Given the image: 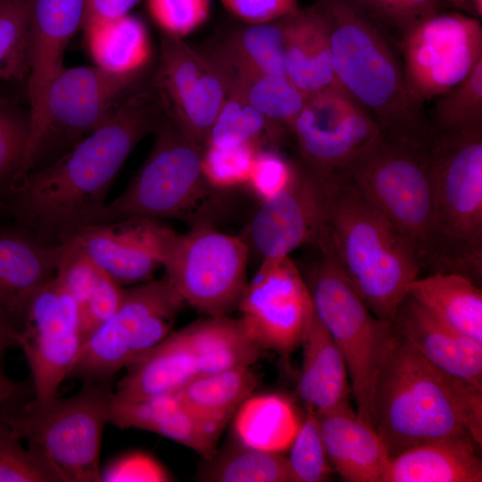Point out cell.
Returning <instances> with one entry per match:
<instances>
[{
  "instance_id": "27",
  "label": "cell",
  "mask_w": 482,
  "mask_h": 482,
  "mask_svg": "<svg viewBox=\"0 0 482 482\" xmlns=\"http://www.w3.org/2000/svg\"><path fill=\"white\" fill-rule=\"evenodd\" d=\"M127 370L112 391L115 399L136 401L175 394L199 375L182 329L170 332Z\"/></svg>"
},
{
  "instance_id": "42",
  "label": "cell",
  "mask_w": 482,
  "mask_h": 482,
  "mask_svg": "<svg viewBox=\"0 0 482 482\" xmlns=\"http://www.w3.org/2000/svg\"><path fill=\"white\" fill-rule=\"evenodd\" d=\"M31 131V115L0 97V187L10 189L24 158Z\"/></svg>"
},
{
  "instance_id": "26",
  "label": "cell",
  "mask_w": 482,
  "mask_h": 482,
  "mask_svg": "<svg viewBox=\"0 0 482 482\" xmlns=\"http://www.w3.org/2000/svg\"><path fill=\"white\" fill-rule=\"evenodd\" d=\"M108 423L119 428H137L167 437L207 461L216 454L215 442L196 421L177 393L152 398L122 401L112 393L108 404Z\"/></svg>"
},
{
  "instance_id": "45",
  "label": "cell",
  "mask_w": 482,
  "mask_h": 482,
  "mask_svg": "<svg viewBox=\"0 0 482 482\" xmlns=\"http://www.w3.org/2000/svg\"><path fill=\"white\" fill-rule=\"evenodd\" d=\"M146 6L163 35L182 38L207 21L211 0H146Z\"/></svg>"
},
{
  "instance_id": "12",
  "label": "cell",
  "mask_w": 482,
  "mask_h": 482,
  "mask_svg": "<svg viewBox=\"0 0 482 482\" xmlns=\"http://www.w3.org/2000/svg\"><path fill=\"white\" fill-rule=\"evenodd\" d=\"M297 162L331 187L382 137L371 114L340 84L308 96L291 129Z\"/></svg>"
},
{
  "instance_id": "29",
  "label": "cell",
  "mask_w": 482,
  "mask_h": 482,
  "mask_svg": "<svg viewBox=\"0 0 482 482\" xmlns=\"http://www.w3.org/2000/svg\"><path fill=\"white\" fill-rule=\"evenodd\" d=\"M408 295L453 329L482 344V292L467 276L430 272L410 285Z\"/></svg>"
},
{
  "instance_id": "17",
  "label": "cell",
  "mask_w": 482,
  "mask_h": 482,
  "mask_svg": "<svg viewBox=\"0 0 482 482\" xmlns=\"http://www.w3.org/2000/svg\"><path fill=\"white\" fill-rule=\"evenodd\" d=\"M154 81L166 115L204 148L228 97L226 86L216 70L182 38L163 35Z\"/></svg>"
},
{
  "instance_id": "39",
  "label": "cell",
  "mask_w": 482,
  "mask_h": 482,
  "mask_svg": "<svg viewBox=\"0 0 482 482\" xmlns=\"http://www.w3.org/2000/svg\"><path fill=\"white\" fill-rule=\"evenodd\" d=\"M28 0H0V81L28 73Z\"/></svg>"
},
{
  "instance_id": "21",
  "label": "cell",
  "mask_w": 482,
  "mask_h": 482,
  "mask_svg": "<svg viewBox=\"0 0 482 482\" xmlns=\"http://www.w3.org/2000/svg\"><path fill=\"white\" fill-rule=\"evenodd\" d=\"M62 251L21 225L0 229V319L17 334L32 298L56 276Z\"/></svg>"
},
{
  "instance_id": "46",
  "label": "cell",
  "mask_w": 482,
  "mask_h": 482,
  "mask_svg": "<svg viewBox=\"0 0 482 482\" xmlns=\"http://www.w3.org/2000/svg\"><path fill=\"white\" fill-rule=\"evenodd\" d=\"M297 162L289 161L275 148L258 150L253 159L246 186L262 202L284 191L297 171Z\"/></svg>"
},
{
  "instance_id": "34",
  "label": "cell",
  "mask_w": 482,
  "mask_h": 482,
  "mask_svg": "<svg viewBox=\"0 0 482 482\" xmlns=\"http://www.w3.org/2000/svg\"><path fill=\"white\" fill-rule=\"evenodd\" d=\"M300 423L287 397L271 393L251 395L235 413L234 431L241 445L282 453L289 448Z\"/></svg>"
},
{
  "instance_id": "13",
  "label": "cell",
  "mask_w": 482,
  "mask_h": 482,
  "mask_svg": "<svg viewBox=\"0 0 482 482\" xmlns=\"http://www.w3.org/2000/svg\"><path fill=\"white\" fill-rule=\"evenodd\" d=\"M249 254L242 237L202 227L178 234L162 267L185 303L209 316L226 315L246 287Z\"/></svg>"
},
{
  "instance_id": "8",
  "label": "cell",
  "mask_w": 482,
  "mask_h": 482,
  "mask_svg": "<svg viewBox=\"0 0 482 482\" xmlns=\"http://www.w3.org/2000/svg\"><path fill=\"white\" fill-rule=\"evenodd\" d=\"M428 165L447 272L482 278V128L434 132Z\"/></svg>"
},
{
  "instance_id": "1",
  "label": "cell",
  "mask_w": 482,
  "mask_h": 482,
  "mask_svg": "<svg viewBox=\"0 0 482 482\" xmlns=\"http://www.w3.org/2000/svg\"><path fill=\"white\" fill-rule=\"evenodd\" d=\"M165 117L154 80L142 84L62 157L9 190L20 225L55 245L92 225L129 154Z\"/></svg>"
},
{
  "instance_id": "28",
  "label": "cell",
  "mask_w": 482,
  "mask_h": 482,
  "mask_svg": "<svg viewBox=\"0 0 482 482\" xmlns=\"http://www.w3.org/2000/svg\"><path fill=\"white\" fill-rule=\"evenodd\" d=\"M284 66L307 96L339 84L327 28L313 4L285 18Z\"/></svg>"
},
{
  "instance_id": "47",
  "label": "cell",
  "mask_w": 482,
  "mask_h": 482,
  "mask_svg": "<svg viewBox=\"0 0 482 482\" xmlns=\"http://www.w3.org/2000/svg\"><path fill=\"white\" fill-rule=\"evenodd\" d=\"M123 293L121 286L100 268L93 290L79 308L83 339L116 311Z\"/></svg>"
},
{
  "instance_id": "18",
  "label": "cell",
  "mask_w": 482,
  "mask_h": 482,
  "mask_svg": "<svg viewBox=\"0 0 482 482\" xmlns=\"http://www.w3.org/2000/svg\"><path fill=\"white\" fill-rule=\"evenodd\" d=\"M297 164L291 184L261 203L242 237L262 260L289 256L301 246L316 245L324 230L329 188Z\"/></svg>"
},
{
  "instance_id": "49",
  "label": "cell",
  "mask_w": 482,
  "mask_h": 482,
  "mask_svg": "<svg viewBox=\"0 0 482 482\" xmlns=\"http://www.w3.org/2000/svg\"><path fill=\"white\" fill-rule=\"evenodd\" d=\"M226 10L246 24L273 21L301 7L298 0H220Z\"/></svg>"
},
{
  "instance_id": "4",
  "label": "cell",
  "mask_w": 482,
  "mask_h": 482,
  "mask_svg": "<svg viewBox=\"0 0 482 482\" xmlns=\"http://www.w3.org/2000/svg\"><path fill=\"white\" fill-rule=\"evenodd\" d=\"M320 237L370 312L394 322L422 270L406 239L348 181L329 187Z\"/></svg>"
},
{
  "instance_id": "10",
  "label": "cell",
  "mask_w": 482,
  "mask_h": 482,
  "mask_svg": "<svg viewBox=\"0 0 482 482\" xmlns=\"http://www.w3.org/2000/svg\"><path fill=\"white\" fill-rule=\"evenodd\" d=\"M143 75L115 73L96 65L64 67L49 87L41 128L12 187L58 160L103 124L142 85Z\"/></svg>"
},
{
  "instance_id": "50",
  "label": "cell",
  "mask_w": 482,
  "mask_h": 482,
  "mask_svg": "<svg viewBox=\"0 0 482 482\" xmlns=\"http://www.w3.org/2000/svg\"><path fill=\"white\" fill-rule=\"evenodd\" d=\"M139 0H85L81 29L129 13Z\"/></svg>"
},
{
  "instance_id": "31",
  "label": "cell",
  "mask_w": 482,
  "mask_h": 482,
  "mask_svg": "<svg viewBox=\"0 0 482 482\" xmlns=\"http://www.w3.org/2000/svg\"><path fill=\"white\" fill-rule=\"evenodd\" d=\"M202 54L222 79L228 95L242 98L274 125L291 134L308 96L286 75L254 72Z\"/></svg>"
},
{
  "instance_id": "2",
  "label": "cell",
  "mask_w": 482,
  "mask_h": 482,
  "mask_svg": "<svg viewBox=\"0 0 482 482\" xmlns=\"http://www.w3.org/2000/svg\"><path fill=\"white\" fill-rule=\"evenodd\" d=\"M372 425L390 458L456 436L481 445L482 389L432 366L396 329L375 384Z\"/></svg>"
},
{
  "instance_id": "52",
  "label": "cell",
  "mask_w": 482,
  "mask_h": 482,
  "mask_svg": "<svg viewBox=\"0 0 482 482\" xmlns=\"http://www.w3.org/2000/svg\"><path fill=\"white\" fill-rule=\"evenodd\" d=\"M16 345L17 333L0 319V356L5 350Z\"/></svg>"
},
{
  "instance_id": "44",
  "label": "cell",
  "mask_w": 482,
  "mask_h": 482,
  "mask_svg": "<svg viewBox=\"0 0 482 482\" xmlns=\"http://www.w3.org/2000/svg\"><path fill=\"white\" fill-rule=\"evenodd\" d=\"M397 43L421 20L445 11L442 0H355Z\"/></svg>"
},
{
  "instance_id": "23",
  "label": "cell",
  "mask_w": 482,
  "mask_h": 482,
  "mask_svg": "<svg viewBox=\"0 0 482 482\" xmlns=\"http://www.w3.org/2000/svg\"><path fill=\"white\" fill-rule=\"evenodd\" d=\"M331 467L345 481L382 482L389 453L376 429L349 405L316 413Z\"/></svg>"
},
{
  "instance_id": "37",
  "label": "cell",
  "mask_w": 482,
  "mask_h": 482,
  "mask_svg": "<svg viewBox=\"0 0 482 482\" xmlns=\"http://www.w3.org/2000/svg\"><path fill=\"white\" fill-rule=\"evenodd\" d=\"M203 478L214 482H293L282 453L241 444L213 461Z\"/></svg>"
},
{
  "instance_id": "22",
  "label": "cell",
  "mask_w": 482,
  "mask_h": 482,
  "mask_svg": "<svg viewBox=\"0 0 482 482\" xmlns=\"http://www.w3.org/2000/svg\"><path fill=\"white\" fill-rule=\"evenodd\" d=\"M394 324L432 366L482 389V344L453 329L409 295Z\"/></svg>"
},
{
  "instance_id": "16",
  "label": "cell",
  "mask_w": 482,
  "mask_h": 482,
  "mask_svg": "<svg viewBox=\"0 0 482 482\" xmlns=\"http://www.w3.org/2000/svg\"><path fill=\"white\" fill-rule=\"evenodd\" d=\"M237 308L262 349L284 355L300 346L313 309L306 280L290 256L262 259Z\"/></svg>"
},
{
  "instance_id": "43",
  "label": "cell",
  "mask_w": 482,
  "mask_h": 482,
  "mask_svg": "<svg viewBox=\"0 0 482 482\" xmlns=\"http://www.w3.org/2000/svg\"><path fill=\"white\" fill-rule=\"evenodd\" d=\"M261 146L247 143L230 147L205 145L202 172L206 182L220 191L246 185L253 159Z\"/></svg>"
},
{
  "instance_id": "38",
  "label": "cell",
  "mask_w": 482,
  "mask_h": 482,
  "mask_svg": "<svg viewBox=\"0 0 482 482\" xmlns=\"http://www.w3.org/2000/svg\"><path fill=\"white\" fill-rule=\"evenodd\" d=\"M436 98L428 118L434 132L482 128V60L462 80Z\"/></svg>"
},
{
  "instance_id": "24",
  "label": "cell",
  "mask_w": 482,
  "mask_h": 482,
  "mask_svg": "<svg viewBox=\"0 0 482 482\" xmlns=\"http://www.w3.org/2000/svg\"><path fill=\"white\" fill-rule=\"evenodd\" d=\"M478 447L470 436L411 446L390 459L382 482H481Z\"/></svg>"
},
{
  "instance_id": "11",
  "label": "cell",
  "mask_w": 482,
  "mask_h": 482,
  "mask_svg": "<svg viewBox=\"0 0 482 482\" xmlns=\"http://www.w3.org/2000/svg\"><path fill=\"white\" fill-rule=\"evenodd\" d=\"M185 304L165 276L124 290L116 311L83 340L71 375L109 381L171 332Z\"/></svg>"
},
{
  "instance_id": "6",
  "label": "cell",
  "mask_w": 482,
  "mask_h": 482,
  "mask_svg": "<svg viewBox=\"0 0 482 482\" xmlns=\"http://www.w3.org/2000/svg\"><path fill=\"white\" fill-rule=\"evenodd\" d=\"M430 139L383 135L354 164L348 182L406 239L422 270L447 272L429 174Z\"/></svg>"
},
{
  "instance_id": "19",
  "label": "cell",
  "mask_w": 482,
  "mask_h": 482,
  "mask_svg": "<svg viewBox=\"0 0 482 482\" xmlns=\"http://www.w3.org/2000/svg\"><path fill=\"white\" fill-rule=\"evenodd\" d=\"M178 234L160 220L127 219L86 226L66 242L122 287L152 279Z\"/></svg>"
},
{
  "instance_id": "35",
  "label": "cell",
  "mask_w": 482,
  "mask_h": 482,
  "mask_svg": "<svg viewBox=\"0 0 482 482\" xmlns=\"http://www.w3.org/2000/svg\"><path fill=\"white\" fill-rule=\"evenodd\" d=\"M286 17L265 23H245L244 26L228 32L204 53L254 72L286 75Z\"/></svg>"
},
{
  "instance_id": "41",
  "label": "cell",
  "mask_w": 482,
  "mask_h": 482,
  "mask_svg": "<svg viewBox=\"0 0 482 482\" xmlns=\"http://www.w3.org/2000/svg\"><path fill=\"white\" fill-rule=\"evenodd\" d=\"M288 449L287 460L293 482L327 480L332 467L315 412L307 410Z\"/></svg>"
},
{
  "instance_id": "36",
  "label": "cell",
  "mask_w": 482,
  "mask_h": 482,
  "mask_svg": "<svg viewBox=\"0 0 482 482\" xmlns=\"http://www.w3.org/2000/svg\"><path fill=\"white\" fill-rule=\"evenodd\" d=\"M286 134L247 102L228 95L205 145L230 147L252 143L262 148H275Z\"/></svg>"
},
{
  "instance_id": "33",
  "label": "cell",
  "mask_w": 482,
  "mask_h": 482,
  "mask_svg": "<svg viewBox=\"0 0 482 482\" xmlns=\"http://www.w3.org/2000/svg\"><path fill=\"white\" fill-rule=\"evenodd\" d=\"M88 52L96 65L120 74H144L152 47L144 22L129 13L84 29Z\"/></svg>"
},
{
  "instance_id": "54",
  "label": "cell",
  "mask_w": 482,
  "mask_h": 482,
  "mask_svg": "<svg viewBox=\"0 0 482 482\" xmlns=\"http://www.w3.org/2000/svg\"><path fill=\"white\" fill-rule=\"evenodd\" d=\"M474 11L476 13V16L478 19H481L482 17V0H472Z\"/></svg>"
},
{
  "instance_id": "20",
  "label": "cell",
  "mask_w": 482,
  "mask_h": 482,
  "mask_svg": "<svg viewBox=\"0 0 482 482\" xmlns=\"http://www.w3.org/2000/svg\"><path fill=\"white\" fill-rule=\"evenodd\" d=\"M85 0H28V98L31 131L28 145L44 119L49 87L63 70V54L74 33L81 29Z\"/></svg>"
},
{
  "instance_id": "32",
  "label": "cell",
  "mask_w": 482,
  "mask_h": 482,
  "mask_svg": "<svg viewBox=\"0 0 482 482\" xmlns=\"http://www.w3.org/2000/svg\"><path fill=\"white\" fill-rule=\"evenodd\" d=\"M199 375L251 368L262 347L240 319L209 316L182 328Z\"/></svg>"
},
{
  "instance_id": "25",
  "label": "cell",
  "mask_w": 482,
  "mask_h": 482,
  "mask_svg": "<svg viewBox=\"0 0 482 482\" xmlns=\"http://www.w3.org/2000/svg\"><path fill=\"white\" fill-rule=\"evenodd\" d=\"M300 345L303 359L297 394L306 410L320 413L347 404L349 376L345 362L313 309Z\"/></svg>"
},
{
  "instance_id": "40",
  "label": "cell",
  "mask_w": 482,
  "mask_h": 482,
  "mask_svg": "<svg viewBox=\"0 0 482 482\" xmlns=\"http://www.w3.org/2000/svg\"><path fill=\"white\" fill-rule=\"evenodd\" d=\"M21 441L0 409V482H62L47 460Z\"/></svg>"
},
{
  "instance_id": "48",
  "label": "cell",
  "mask_w": 482,
  "mask_h": 482,
  "mask_svg": "<svg viewBox=\"0 0 482 482\" xmlns=\"http://www.w3.org/2000/svg\"><path fill=\"white\" fill-rule=\"evenodd\" d=\"M170 476L154 457L141 452L123 454L101 470V481H169Z\"/></svg>"
},
{
  "instance_id": "5",
  "label": "cell",
  "mask_w": 482,
  "mask_h": 482,
  "mask_svg": "<svg viewBox=\"0 0 482 482\" xmlns=\"http://www.w3.org/2000/svg\"><path fill=\"white\" fill-rule=\"evenodd\" d=\"M145 162L126 189L105 204L93 224L127 219H174L191 229L212 227L220 213V190L202 172L203 148L166 115ZM92 224V225H93Z\"/></svg>"
},
{
  "instance_id": "7",
  "label": "cell",
  "mask_w": 482,
  "mask_h": 482,
  "mask_svg": "<svg viewBox=\"0 0 482 482\" xmlns=\"http://www.w3.org/2000/svg\"><path fill=\"white\" fill-rule=\"evenodd\" d=\"M112 393L109 381L85 383L74 395L35 397L3 413L12 431L47 460L62 482H96Z\"/></svg>"
},
{
  "instance_id": "9",
  "label": "cell",
  "mask_w": 482,
  "mask_h": 482,
  "mask_svg": "<svg viewBox=\"0 0 482 482\" xmlns=\"http://www.w3.org/2000/svg\"><path fill=\"white\" fill-rule=\"evenodd\" d=\"M306 281L314 312L346 364L356 413L372 425V399L381 366L396 336L394 322L377 318L345 277L328 243ZM374 428V427H373Z\"/></svg>"
},
{
  "instance_id": "14",
  "label": "cell",
  "mask_w": 482,
  "mask_h": 482,
  "mask_svg": "<svg viewBox=\"0 0 482 482\" xmlns=\"http://www.w3.org/2000/svg\"><path fill=\"white\" fill-rule=\"evenodd\" d=\"M480 19L461 12H439L412 27L398 48L408 84L422 103L462 80L482 60Z\"/></svg>"
},
{
  "instance_id": "3",
  "label": "cell",
  "mask_w": 482,
  "mask_h": 482,
  "mask_svg": "<svg viewBox=\"0 0 482 482\" xmlns=\"http://www.w3.org/2000/svg\"><path fill=\"white\" fill-rule=\"evenodd\" d=\"M328 34L338 83L376 120L384 136L426 141L434 135L412 93L397 43L355 0H314Z\"/></svg>"
},
{
  "instance_id": "30",
  "label": "cell",
  "mask_w": 482,
  "mask_h": 482,
  "mask_svg": "<svg viewBox=\"0 0 482 482\" xmlns=\"http://www.w3.org/2000/svg\"><path fill=\"white\" fill-rule=\"evenodd\" d=\"M257 386L250 368L198 375L177 395L204 431L218 443L228 422Z\"/></svg>"
},
{
  "instance_id": "53",
  "label": "cell",
  "mask_w": 482,
  "mask_h": 482,
  "mask_svg": "<svg viewBox=\"0 0 482 482\" xmlns=\"http://www.w3.org/2000/svg\"><path fill=\"white\" fill-rule=\"evenodd\" d=\"M442 1H444L445 4H450L451 6H453L455 10L459 12L477 17L474 11L472 0H442Z\"/></svg>"
},
{
  "instance_id": "51",
  "label": "cell",
  "mask_w": 482,
  "mask_h": 482,
  "mask_svg": "<svg viewBox=\"0 0 482 482\" xmlns=\"http://www.w3.org/2000/svg\"><path fill=\"white\" fill-rule=\"evenodd\" d=\"M24 386L11 379L0 364V409L17 403L24 394Z\"/></svg>"
},
{
  "instance_id": "15",
  "label": "cell",
  "mask_w": 482,
  "mask_h": 482,
  "mask_svg": "<svg viewBox=\"0 0 482 482\" xmlns=\"http://www.w3.org/2000/svg\"><path fill=\"white\" fill-rule=\"evenodd\" d=\"M83 340L78 306L55 276L32 298L17 334L32 375L35 397L56 395L78 362Z\"/></svg>"
}]
</instances>
